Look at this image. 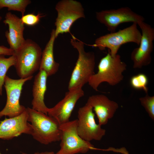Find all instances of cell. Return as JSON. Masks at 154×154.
Instances as JSON below:
<instances>
[{
    "label": "cell",
    "mask_w": 154,
    "mask_h": 154,
    "mask_svg": "<svg viewBox=\"0 0 154 154\" xmlns=\"http://www.w3.org/2000/svg\"><path fill=\"white\" fill-rule=\"evenodd\" d=\"M31 3V1L29 0H0V9L7 7L9 11L20 12L23 16L27 6Z\"/></svg>",
    "instance_id": "ac0fdd59"
},
{
    "label": "cell",
    "mask_w": 154,
    "mask_h": 154,
    "mask_svg": "<svg viewBox=\"0 0 154 154\" xmlns=\"http://www.w3.org/2000/svg\"><path fill=\"white\" fill-rule=\"evenodd\" d=\"M77 127V119L60 125V149L55 154L84 153L90 150H94V146L90 142L79 136Z\"/></svg>",
    "instance_id": "8992f818"
},
{
    "label": "cell",
    "mask_w": 154,
    "mask_h": 154,
    "mask_svg": "<svg viewBox=\"0 0 154 154\" xmlns=\"http://www.w3.org/2000/svg\"><path fill=\"white\" fill-rule=\"evenodd\" d=\"M5 55H0V96L2 94V87L4 84L6 73L9 68L15 65L16 58L15 55L8 58Z\"/></svg>",
    "instance_id": "d6986e66"
},
{
    "label": "cell",
    "mask_w": 154,
    "mask_h": 154,
    "mask_svg": "<svg viewBox=\"0 0 154 154\" xmlns=\"http://www.w3.org/2000/svg\"><path fill=\"white\" fill-rule=\"evenodd\" d=\"M141 104L145 108L150 117L154 120V96H150L148 94L139 98Z\"/></svg>",
    "instance_id": "44dd1931"
},
{
    "label": "cell",
    "mask_w": 154,
    "mask_h": 154,
    "mask_svg": "<svg viewBox=\"0 0 154 154\" xmlns=\"http://www.w3.org/2000/svg\"><path fill=\"white\" fill-rule=\"evenodd\" d=\"M48 76L46 72L39 70L35 77L32 88V109L47 115L48 108L46 106L44 96L46 90Z\"/></svg>",
    "instance_id": "2e32d148"
},
{
    "label": "cell",
    "mask_w": 154,
    "mask_h": 154,
    "mask_svg": "<svg viewBox=\"0 0 154 154\" xmlns=\"http://www.w3.org/2000/svg\"><path fill=\"white\" fill-rule=\"evenodd\" d=\"M57 13L55 26L56 38L61 34L70 33L73 23L77 20L85 17L84 9L79 2L74 0H62L56 4Z\"/></svg>",
    "instance_id": "52a82bcc"
},
{
    "label": "cell",
    "mask_w": 154,
    "mask_h": 154,
    "mask_svg": "<svg viewBox=\"0 0 154 154\" xmlns=\"http://www.w3.org/2000/svg\"><path fill=\"white\" fill-rule=\"evenodd\" d=\"M130 82L133 88L136 90H142L146 94H148V79L145 74L139 73L132 76L130 78Z\"/></svg>",
    "instance_id": "ffe728a7"
},
{
    "label": "cell",
    "mask_w": 154,
    "mask_h": 154,
    "mask_svg": "<svg viewBox=\"0 0 154 154\" xmlns=\"http://www.w3.org/2000/svg\"><path fill=\"white\" fill-rule=\"evenodd\" d=\"M127 65L117 54L112 56L108 51L106 55L100 60L98 71L92 75L88 83L96 91L102 83L106 82L112 86H116L123 79V73L127 69Z\"/></svg>",
    "instance_id": "6da1fadb"
},
{
    "label": "cell",
    "mask_w": 154,
    "mask_h": 154,
    "mask_svg": "<svg viewBox=\"0 0 154 154\" xmlns=\"http://www.w3.org/2000/svg\"><path fill=\"white\" fill-rule=\"evenodd\" d=\"M56 38L55 29L52 30L50 39L42 52L39 70H42L46 73L48 77L55 74L58 70L59 64L54 59L53 48Z\"/></svg>",
    "instance_id": "e0dca14e"
},
{
    "label": "cell",
    "mask_w": 154,
    "mask_h": 154,
    "mask_svg": "<svg viewBox=\"0 0 154 154\" xmlns=\"http://www.w3.org/2000/svg\"><path fill=\"white\" fill-rule=\"evenodd\" d=\"M27 109L34 139L44 145L60 141V124L55 118L29 107Z\"/></svg>",
    "instance_id": "3957f363"
},
{
    "label": "cell",
    "mask_w": 154,
    "mask_h": 154,
    "mask_svg": "<svg viewBox=\"0 0 154 154\" xmlns=\"http://www.w3.org/2000/svg\"><path fill=\"white\" fill-rule=\"evenodd\" d=\"M137 25V23H133L131 25L122 29L101 36L90 46L101 50L108 48L111 55L114 56L117 54L121 46L125 43L133 42L139 45L141 34Z\"/></svg>",
    "instance_id": "5b68a950"
},
{
    "label": "cell",
    "mask_w": 154,
    "mask_h": 154,
    "mask_svg": "<svg viewBox=\"0 0 154 154\" xmlns=\"http://www.w3.org/2000/svg\"><path fill=\"white\" fill-rule=\"evenodd\" d=\"M99 149L98 150L103 151H112L114 152L120 153L123 154H129L128 152L124 147L116 149L112 147H110L107 149Z\"/></svg>",
    "instance_id": "cb8c5ba5"
},
{
    "label": "cell",
    "mask_w": 154,
    "mask_h": 154,
    "mask_svg": "<svg viewBox=\"0 0 154 154\" xmlns=\"http://www.w3.org/2000/svg\"><path fill=\"white\" fill-rule=\"evenodd\" d=\"M42 51L40 46L32 40H25L23 46L14 52L16 62L14 66L21 78L33 76L39 69Z\"/></svg>",
    "instance_id": "277c9868"
},
{
    "label": "cell",
    "mask_w": 154,
    "mask_h": 154,
    "mask_svg": "<svg viewBox=\"0 0 154 154\" xmlns=\"http://www.w3.org/2000/svg\"><path fill=\"white\" fill-rule=\"evenodd\" d=\"M86 104L92 107L98 119L100 125L106 124L109 119L112 118L119 108L118 104L103 94L90 96Z\"/></svg>",
    "instance_id": "5bb4252c"
},
{
    "label": "cell",
    "mask_w": 154,
    "mask_h": 154,
    "mask_svg": "<svg viewBox=\"0 0 154 154\" xmlns=\"http://www.w3.org/2000/svg\"><path fill=\"white\" fill-rule=\"evenodd\" d=\"M44 16L40 13H38L36 15L33 13H29L22 16L21 19L24 25L29 26H34L37 24L40 19Z\"/></svg>",
    "instance_id": "7402d4cb"
},
{
    "label": "cell",
    "mask_w": 154,
    "mask_h": 154,
    "mask_svg": "<svg viewBox=\"0 0 154 154\" xmlns=\"http://www.w3.org/2000/svg\"><path fill=\"white\" fill-rule=\"evenodd\" d=\"M141 29V37L138 47L132 51L131 58L133 68H141L151 62V54L153 48L154 29L150 25L141 21L137 24Z\"/></svg>",
    "instance_id": "9c48e42d"
},
{
    "label": "cell",
    "mask_w": 154,
    "mask_h": 154,
    "mask_svg": "<svg viewBox=\"0 0 154 154\" xmlns=\"http://www.w3.org/2000/svg\"><path fill=\"white\" fill-rule=\"evenodd\" d=\"M2 19V17L0 15V21Z\"/></svg>",
    "instance_id": "4316f807"
},
{
    "label": "cell",
    "mask_w": 154,
    "mask_h": 154,
    "mask_svg": "<svg viewBox=\"0 0 154 154\" xmlns=\"http://www.w3.org/2000/svg\"><path fill=\"white\" fill-rule=\"evenodd\" d=\"M0 154H1L0 152ZM22 154H27L26 153H22Z\"/></svg>",
    "instance_id": "484cf974"
},
{
    "label": "cell",
    "mask_w": 154,
    "mask_h": 154,
    "mask_svg": "<svg viewBox=\"0 0 154 154\" xmlns=\"http://www.w3.org/2000/svg\"><path fill=\"white\" fill-rule=\"evenodd\" d=\"M5 18L3 22L9 27L8 31L5 32V36L10 48L15 52L25 42V40L23 37L24 24L21 18L10 12L6 13Z\"/></svg>",
    "instance_id": "9a60e30c"
},
{
    "label": "cell",
    "mask_w": 154,
    "mask_h": 154,
    "mask_svg": "<svg viewBox=\"0 0 154 154\" xmlns=\"http://www.w3.org/2000/svg\"><path fill=\"white\" fill-rule=\"evenodd\" d=\"M96 15L97 20L104 25L110 33L116 31L118 26L121 23L132 22L137 24L145 20L143 16L128 7L102 10L96 12Z\"/></svg>",
    "instance_id": "8fae6325"
},
{
    "label": "cell",
    "mask_w": 154,
    "mask_h": 154,
    "mask_svg": "<svg viewBox=\"0 0 154 154\" xmlns=\"http://www.w3.org/2000/svg\"><path fill=\"white\" fill-rule=\"evenodd\" d=\"M27 108L19 115L5 119L0 121V139L9 140L22 134L31 135L32 128L28 121Z\"/></svg>",
    "instance_id": "4fadbf2b"
},
{
    "label": "cell",
    "mask_w": 154,
    "mask_h": 154,
    "mask_svg": "<svg viewBox=\"0 0 154 154\" xmlns=\"http://www.w3.org/2000/svg\"><path fill=\"white\" fill-rule=\"evenodd\" d=\"M78 114L77 130L79 136L88 142L101 140L106 131L96 123L92 107L86 104L79 109Z\"/></svg>",
    "instance_id": "30bf717a"
},
{
    "label": "cell",
    "mask_w": 154,
    "mask_h": 154,
    "mask_svg": "<svg viewBox=\"0 0 154 154\" xmlns=\"http://www.w3.org/2000/svg\"><path fill=\"white\" fill-rule=\"evenodd\" d=\"M14 54V51L10 48L3 45L0 46V55L11 56Z\"/></svg>",
    "instance_id": "603a6c76"
},
{
    "label": "cell",
    "mask_w": 154,
    "mask_h": 154,
    "mask_svg": "<svg viewBox=\"0 0 154 154\" xmlns=\"http://www.w3.org/2000/svg\"><path fill=\"white\" fill-rule=\"evenodd\" d=\"M84 95L82 88L68 90L64 98L53 107L47 109V115L55 118L60 125L69 121L78 101Z\"/></svg>",
    "instance_id": "7c38bea8"
},
{
    "label": "cell",
    "mask_w": 154,
    "mask_h": 154,
    "mask_svg": "<svg viewBox=\"0 0 154 154\" xmlns=\"http://www.w3.org/2000/svg\"><path fill=\"white\" fill-rule=\"evenodd\" d=\"M34 154H55L53 151H45L42 152H35Z\"/></svg>",
    "instance_id": "d4e9b609"
},
{
    "label": "cell",
    "mask_w": 154,
    "mask_h": 154,
    "mask_svg": "<svg viewBox=\"0 0 154 154\" xmlns=\"http://www.w3.org/2000/svg\"><path fill=\"white\" fill-rule=\"evenodd\" d=\"M71 36L70 43L77 50L78 56L68 83V90L76 88H82L88 83L91 76L95 73V56L94 53L86 52L84 43L78 40L72 34Z\"/></svg>",
    "instance_id": "7a4b0ae2"
},
{
    "label": "cell",
    "mask_w": 154,
    "mask_h": 154,
    "mask_svg": "<svg viewBox=\"0 0 154 154\" xmlns=\"http://www.w3.org/2000/svg\"><path fill=\"white\" fill-rule=\"evenodd\" d=\"M33 77L15 79L6 76L4 85L7 100L5 106L0 111V118L4 116H8L9 118L18 116L26 110V108L24 106L20 104V98L23 85Z\"/></svg>",
    "instance_id": "ba28073f"
}]
</instances>
